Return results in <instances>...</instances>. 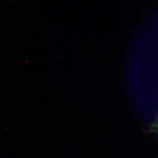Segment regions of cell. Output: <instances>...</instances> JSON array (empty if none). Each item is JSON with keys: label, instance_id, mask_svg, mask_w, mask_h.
I'll return each mask as SVG.
<instances>
[{"label": "cell", "instance_id": "1", "mask_svg": "<svg viewBox=\"0 0 158 158\" xmlns=\"http://www.w3.org/2000/svg\"><path fill=\"white\" fill-rule=\"evenodd\" d=\"M148 133L155 134L158 138V114L155 120L150 126Z\"/></svg>", "mask_w": 158, "mask_h": 158}]
</instances>
